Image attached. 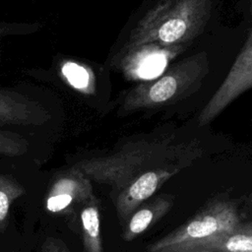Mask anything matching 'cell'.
Returning <instances> with one entry per match:
<instances>
[{
  "mask_svg": "<svg viewBox=\"0 0 252 252\" xmlns=\"http://www.w3.org/2000/svg\"><path fill=\"white\" fill-rule=\"evenodd\" d=\"M196 138L162 132L130 141L113 153L85 158L75 164L92 181L108 186L116 196L138 176L156 168L184 165L187 168L204 155Z\"/></svg>",
  "mask_w": 252,
  "mask_h": 252,
  "instance_id": "cell-1",
  "label": "cell"
},
{
  "mask_svg": "<svg viewBox=\"0 0 252 252\" xmlns=\"http://www.w3.org/2000/svg\"><path fill=\"white\" fill-rule=\"evenodd\" d=\"M213 0H160L140 20L124 45L123 53L144 44L184 46L204 31Z\"/></svg>",
  "mask_w": 252,
  "mask_h": 252,
  "instance_id": "cell-2",
  "label": "cell"
},
{
  "mask_svg": "<svg viewBox=\"0 0 252 252\" xmlns=\"http://www.w3.org/2000/svg\"><path fill=\"white\" fill-rule=\"evenodd\" d=\"M206 51L185 57L159 77L143 82L125 94L119 113L158 108L178 102L196 93L209 74Z\"/></svg>",
  "mask_w": 252,
  "mask_h": 252,
  "instance_id": "cell-3",
  "label": "cell"
},
{
  "mask_svg": "<svg viewBox=\"0 0 252 252\" xmlns=\"http://www.w3.org/2000/svg\"><path fill=\"white\" fill-rule=\"evenodd\" d=\"M235 205L214 200L175 230L153 243L148 252H180L186 246L213 235L232 231L240 223Z\"/></svg>",
  "mask_w": 252,
  "mask_h": 252,
  "instance_id": "cell-4",
  "label": "cell"
},
{
  "mask_svg": "<svg viewBox=\"0 0 252 252\" xmlns=\"http://www.w3.org/2000/svg\"><path fill=\"white\" fill-rule=\"evenodd\" d=\"M250 89H252V31L222 83L201 110L198 125H208Z\"/></svg>",
  "mask_w": 252,
  "mask_h": 252,
  "instance_id": "cell-5",
  "label": "cell"
},
{
  "mask_svg": "<svg viewBox=\"0 0 252 252\" xmlns=\"http://www.w3.org/2000/svg\"><path fill=\"white\" fill-rule=\"evenodd\" d=\"M187 167L170 165L152 169L134 179L114 198L113 203L121 224H125L131 215L148 201L168 179Z\"/></svg>",
  "mask_w": 252,
  "mask_h": 252,
  "instance_id": "cell-6",
  "label": "cell"
},
{
  "mask_svg": "<svg viewBox=\"0 0 252 252\" xmlns=\"http://www.w3.org/2000/svg\"><path fill=\"white\" fill-rule=\"evenodd\" d=\"M94 197L92 180L75 165L58 173L52 180L45 198L47 211L57 214L68 213L79 203Z\"/></svg>",
  "mask_w": 252,
  "mask_h": 252,
  "instance_id": "cell-7",
  "label": "cell"
},
{
  "mask_svg": "<svg viewBox=\"0 0 252 252\" xmlns=\"http://www.w3.org/2000/svg\"><path fill=\"white\" fill-rule=\"evenodd\" d=\"M50 118L38 101L20 93L0 89V126L40 125Z\"/></svg>",
  "mask_w": 252,
  "mask_h": 252,
  "instance_id": "cell-8",
  "label": "cell"
},
{
  "mask_svg": "<svg viewBox=\"0 0 252 252\" xmlns=\"http://www.w3.org/2000/svg\"><path fill=\"white\" fill-rule=\"evenodd\" d=\"M184 48V46H162L157 43L141 45L123 53L124 70L133 78L150 77L162 69Z\"/></svg>",
  "mask_w": 252,
  "mask_h": 252,
  "instance_id": "cell-9",
  "label": "cell"
},
{
  "mask_svg": "<svg viewBox=\"0 0 252 252\" xmlns=\"http://www.w3.org/2000/svg\"><path fill=\"white\" fill-rule=\"evenodd\" d=\"M174 197L163 194L142 204L129 218L122 232L125 241H131L164 217L171 209Z\"/></svg>",
  "mask_w": 252,
  "mask_h": 252,
  "instance_id": "cell-10",
  "label": "cell"
},
{
  "mask_svg": "<svg viewBox=\"0 0 252 252\" xmlns=\"http://www.w3.org/2000/svg\"><path fill=\"white\" fill-rule=\"evenodd\" d=\"M180 252H252V235L237 230L222 232L190 244Z\"/></svg>",
  "mask_w": 252,
  "mask_h": 252,
  "instance_id": "cell-11",
  "label": "cell"
},
{
  "mask_svg": "<svg viewBox=\"0 0 252 252\" xmlns=\"http://www.w3.org/2000/svg\"><path fill=\"white\" fill-rule=\"evenodd\" d=\"M83 247L85 252H102L98 201L94 196L81 211Z\"/></svg>",
  "mask_w": 252,
  "mask_h": 252,
  "instance_id": "cell-12",
  "label": "cell"
},
{
  "mask_svg": "<svg viewBox=\"0 0 252 252\" xmlns=\"http://www.w3.org/2000/svg\"><path fill=\"white\" fill-rule=\"evenodd\" d=\"M24 194V187L15 178L0 174V230L7 225L11 206Z\"/></svg>",
  "mask_w": 252,
  "mask_h": 252,
  "instance_id": "cell-13",
  "label": "cell"
},
{
  "mask_svg": "<svg viewBox=\"0 0 252 252\" xmlns=\"http://www.w3.org/2000/svg\"><path fill=\"white\" fill-rule=\"evenodd\" d=\"M29 148L28 141L21 135L0 130V155L17 157L25 154Z\"/></svg>",
  "mask_w": 252,
  "mask_h": 252,
  "instance_id": "cell-14",
  "label": "cell"
},
{
  "mask_svg": "<svg viewBox=\"0 0 252 252\" xmlns=\"http://www.w3.org/2000/svg\"><path fill=\"white\" fill-rule=\"evenodd\" d=\"M37 24H11V23H0V36L13 34V33H26L36 31Z\"/></svg>",
  "mask_w": 252,
  "mask_h": 252,
  "instance_id": "cell-15",
  "label": "cell"
},
{
  "mask_svg": "<svg viewBox=\"0 0 252 252\" xmlns=\"http://www.w3.org/2000/svg\"><path fill=\"white\" fill-rule=\"evenodd\" d=\"M41 252H70L66 244L58 238L47 237L41 246Z\"/></svg>",
  "mask_w": 252,
  "mask_h": 252,
  "instance_id": "cell-16",
  "label": "cell"
},
{
  "mask_svg": "<svg viewBox=\"0 0 252 252\" xmlns=\"http://www.w3.org/2000/svg\"><path fill=\"white\" fill-rule=\"evenodd\" d=\"M235 230H237L239 232H243V233H247V234L252 235V221L244 222V223L240 222Z\"/></svg>",
  "mask_w": 252,
  "mask_h": 252,
  "instance_id": "cell-17",
  "label": "cell"
},
{
  "mask_svg": "<svg viewBox=\"0 0 252 252\" xmlns=\"http://www.w3.org/2000/svg\"><path fill=\"white\" fill-rule=\"evenodd\" d=\"M249 4H250V9L252 11V0H249Z\"/></svg>",
  "mask_w": 252,
  "mask_h": 252,
  "instance_id": "cell-18",
  "label": "cell"
}]
</instances>
